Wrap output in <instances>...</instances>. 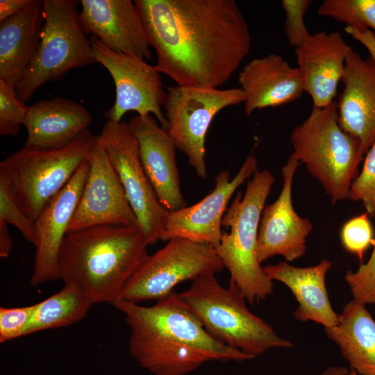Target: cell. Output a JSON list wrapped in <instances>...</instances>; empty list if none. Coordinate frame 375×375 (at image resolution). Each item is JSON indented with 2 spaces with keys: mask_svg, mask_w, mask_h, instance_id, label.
<instances>
[{
  "mask_svg": "<svg viewBox=\"0 0 375 375\" xmlns=\"http://www.w3.org/2000/svg\"><path fill=\"white\" fill-rule=\"evenodd\" d=\"M345 31L351 35L354 39L362 43L368 50L369 58L375 62V33L367 28L363 31H358L353 27L347 26Z\"/></svg>",
  "mask_w": 375,
  "mask_h": 375,
  "instance_id": "obj_36",
  "label": "cell"
},
{
  "mask_svg": "<svg viewBox=\"0 0 375 375\" xmlns=\"http://www.w3.org/2000/svg\"><path fill=\"white\" fill-rule=\"evenodd\" d=\"M43 27L35 55L15 85L20 99L29 101L47 83L59 81L70 70L97 63L90 40L78 19V1L42 0Z\"/></svg>",
  "mask_w": 375,
  "mask_h": 375,
  "instance_id": "obj_7",
  "label": "cell"
},
{
  "mask_svg": "<svg viewBox=\"0 0 375 375\" xmlns=\"http://www.w3.org/2000/svg\"><path fill=\"white\" fill-rule=\"evenodd\" d=\"M92 305L78 287L65 283L58 292L35 303L25 335L76 324L86 317Z\"/></svg>",
  "mask_w": 375,
  "mask_h": 375,
  "instance_id": "obj_27",
  "label": "cell"
},
{
  "mask_svg": "<svg viewBox=\"0 0 375 375\" xmlns=\"http://www.w3.org/2000/svg\"><path fill=\"white\" fill-rule=\"evenodd\" d=\"M138 226L100 225L69 232L58 254L59 277L78 287L92 304L116 301L149 256Z\"/></svg>",
  "mask_w": 375,
  "mask_h": 375,
  "instance_id": "obj_2",
  "label": "cell"
},
{
  "mask_svg": "<svg viewBox=\"0 0 375 375\" xmlns=\"http://www.w3.org/2000/svg\"><path fill=\"white\" fill-rule=\"evenodd\" d=\"M126 323L130 328L131 356L153 375H187L209 362L200 353L151 329L135 322Z\"/></svg>",
  "mask_w": 375,
  "mask_h": 375,
  "instance_id": "obj_25",
  "label": "cell"
},
{
  "mask_svg": "<svg viewBox=\"0 0 375 375\" xmlns=\"http://www.w3.org/2000/svg\"><path fill=\"white\" fill-rule=\"evenodd\" d=\"M332 267L327 259L306 267L293 266L286 261L262 267L267 276L285 285L294 296L298 306L294 318L300 322L312 321L324 328L335 326L338 315L331 306L326 286V276Z\"/></svg>",
  "mask_w": 375,
  "mask_h": 375,
  "instance_id": "obj_23",
  "label": "cell"
},
{
  "mask_svg": "<svg viewBox=\"0 0 375 375\" xmlns=\"http://www.w3.org/2000/svg\"><path fill=\"white\" fill-rule=\"evenodd\" d=\"M33 0H1L0 23L10 18L26 8Z\"/></svg>",
  "mask_w": 375,
  "mask_h": 375,
  "instance_id": "obj_37",
  "label": "cell"
},
{
  "mask_svg": "<svg viewBox=\"0 0 375 375\" xmlns=\"http://www.w3.org/2000/svg\"><path fill=\"white\" fill-rule=\"evenodd\" d=\"M311 0H283L285 14V34L289 44L296 49L311 35L308 31L304 16L312 4Z\"/></svg>",
  "mask_w": 375,
  "mask_h": 375,
  "instance_id": "obj_34",
  "label": "cell"
},
{
  "mask_svg": "<svg viewBox=\"0 0 375 375\" xmlns=\"http://www.w3.org/2000/svg\"><path fill=\"white\" fill-rule=\"evenodd\" d=\"M257 169V159L251 153L233 178L228 171L220 172L215 178L213 189L202 199L169 212L160 240L181 238L217 247L222 235V219L231 198Z\"/></svg>",
  "mask_w": 375,
  "mask_h": 375,
  "instance_id": "obj_14",
  "label": "cell"
},
{
  "mask_svg": "<svg viewBox=\"0 0 375 375\" xmlns=\"http://www.w3.org/2000/svg\"><path fill=\"white\" fill-rule=\"evenodd\" d=\"M349 199L361 201L369 215L375 217V142L366 153L361 172L351 185Z\"/></svg>",
  "mask_w": 375,
  "mask_h": 375,
  "instance_id": "obj_31",
  "label": "cell"
},
{
  "mask_svg": "<svg viewBox=\"0 0 375 375\" xmlns=\"http://www.w3.org/2000/svg\"><path fill=\"white\" fill-rule=\"evenodd\" d=\"M156 69L181 87L218 88L249 54L248 23L234 0H135Z\"/></svg>",
  "mask_w": 375,
  "mask_h": 375,
  "instance_id": "obj_1",
  "label": "cell"
},
{
  "mask_svg": "<svg viewBox=\"0 0 375 375\" xmlns=\"http://www.w3.org/2000/svg\"><path fill=\"white\" fill-rule=\"evenodd\" d=\"M317 13L358 31H375V0H324Z\"/></svg>",
  "mask_w": 375,
  "mask_h": 375,
  "instance_id": "obj_28",
  "label": "cell"
},
{
  "mask_svg": "<svg viewBox=\"0 0 375 375\" xmlns=\"http://www.w3.org/2000/svg\"><path fill=\"white\" fill-rule=\"evenodd\" d=\"M139 145L143 168L162 206L174 212L187 206L181 190L176 145L167 128L148 115H137L128 122Z\"/></svg>",
  "mask_w": 375,
  "mask_h": 375,
  "instance_id": "obj_17",
  "label": "cell"
},
{
  "mask_svg": "<svg viewBox=\"0 0 375 375\" xmlns=\"http://www.w3.org/2000/svg\"><path fill=\"white\" fill-rule=\"evenodd\" d=\"M99 139L123 185L149 245L160 240L169 212L159 201L142 165L138 140L128 122L110 120Z\"/></svg>",
  "mask_w": 375,
  "mask_h": 375,
  "instance_id": "obj_10",
  "label": "cell"
},
{
  "mask_svg": "<svg viewBox=\"0 0 375 375\" xmlns=\"http://www.w3.org/2000/svg\"><path fill=\"white\" fill-rule=\"evenodd\" d=\"M88 171L86 160L69 181L48 201L35 220L38 240L35 247L31 285L60 278L58 254L71 225Z\"/></svg>",
  "mask_w": 375,
  "mask_h": 375,
  "instance_id": "obj_16",
  "label": "cell"
},
{
  "mask_svg": "<svg viewBox=\"0 0 375 375\" xmlns=\"http://www.w3.org/2000/svg\"><path fill=\"white\" fill-rule=\"evenodd\" d=\"M340 241L344 249L362 262L365 251L375 244V236L367 212L354 217L342 226Z\"/></svg>",
  "mask_w": 375,
  "mask_h": 375,
  "instance_id": "obj_30",
  "label": "cell"
},
{
  "mask_svg": "<svg viewBox=\"0 0 375 375\" xmlns=\"http://www.w3.org/2000/svg\"><path fill=\"white\" fill-rule=\"evenodd\" d=\"M0 223L14 225L26 240L38 244L35 221L28 217L12 199L3 183L0 181Z\"/></svg>",
  "mask_w": 375,
  "mask_h": 375,
  "instance_id": "obj_32",
  "label": "cell"
},
{
  "mask_svg": "<svg viewBox=\"0 0 375 375\" xmlns=\"http://www.w3.org/2000/svg\"><path fill=\"white\" fill-rule=\"evenodd\" d=\"M29 106L19 97L14 85L0 79V134L19 135Z\"/></svg>",
  "mask_w": 375,
  "mask_h": 375,
  "instance_id": "obj_29",
  "label": "cell"
},
{
  "mask_svg": "<svg viewBox=\"0 0 375 375\" xmlns=\"http://www.w3.org/2000/svg\"><path fill=\"white\" fill-rule=\"evenodd\" d=\"M292 154L322 185L333 205L349 199L362 157L358 141L340 126L337 101L313 107L290 135Z\"/></svg>",
  "mask_w": 375,
  "mask_h": 375,
  "instance_id": "obj_5",
  "label": "cell"
},
{
  "mask_svg": "<svg viewBox=\"0 0 375 375\" xmlns=\"http://www.w3.org/2000/svg\"><path fill=\"white\" fill-rule=\"evenodd\" d=\"M92 116L81 103L60 97L42 99L29 106L24 125V146L58 149L72 143L87 130Z\"/></svg>",
  "mask_w": 375,
  "mask_h": 375,
  "instance_id": "obj_22",
  "label": "cell"
},
{
  "mask_svg": "<svg viewBox=\"0 0 375 375\" xmlns=\"http://www.w3.org/2000/svg\"><path fill=\"white\" fill-rule=\"evenodd\" d=\"M35 307V304L17 308H0L1 343L25 335Z\"/></svg>",
  "mask_w": 375,
  "mask_h": 375,
  "instance_id": "obj_35",
  "label": "cell"
},
{
  "mask_svg": "<svg viewBox=\"0 0 375 375\" xmlns=\"http://www.w3.org/2000/svg\"><path fill=\"white\" fill-rule=\"evenodd\" d=\"M12 247V242L9 234L8 225L0 223V257L7 258Z\"/></svg>",
  "mask_w": 375,
  "mask_h": 375,
  "instance_id": "obj_38",
  "label": "cell"
},
{
  "mask_svg": "<svg viewBox=\"0 0 375 375\" xmlns=\"http://www.w3.org/2000/svg\"><path fill=\"white\" fill-rule=\"evenodd\" d=\"M244 100L240 88H167L162 108L168 132L199 178L207 176L205 142L212 119L223 109Z\"/></svg>",
  "mask_w": 375,
  "mask_h": 375,
  "instance_id": "obj_9",
  "label": "cell"
},
{
  "mask_svg": "<svg viewBox=\"0 0 375 375\" xmlns=\"http://www.w3.org/2000/svg\"><path fill=\"white\" fill-rule=\"evenodd\" d=\"M98 142L88 129L58 149L24 146L0 162L3 183L19 208L35 221L48 201L72 178Z\"/></svg>",
  "mask_w": 375,
  "mask_h": 375,
  "instance_id": "obj_6",
  "label": "cell"
},
{
  "mask_svg": "<svg viewBox=\"0 0 375 375\" xmlns=\"http://www.w3.org/2000/svg\"><path fill=\"white\" fill-rule=\"evenodd\" d=\"M78 14L85 33L97 37L110 49L151 60L144 29L131 0H81Z\"/></svg>",
  "mask_w": 375,
  "mask_h": 375,
  "instance_id": "obj_18",
  "label": "cell"
},
{
  "mask_svg": "<svg viewBox=\"0 0 375 375\" xmlns=\"http://www.w3.org/2000/svg\"><path fill=\"white\" fill-rule=\"evenodd\" d=\"M111 305L124 315L126 322H135L151 329L173 342L200 353L209 361L242 362L252 359L212 336L175 291L151 306H143L122 299Z\"/></svg>",
  "mask_w": 375,
  "mask_h": 375,
  "instance_id": "obj_11",
  "label": "cell"
},
{
  "mask_svg": "<svg viewBox=\"0 0 375 375\" xmlns=\"http://www.w3.org/2000/svg\"><path fill=\"white\" fill-rule=\"evenodd\" d=\"M179 294L212 336L252 359L274 348L294 346L248 309L246 299L231 280L225 288L215 274H204Z\"/></svg>",
  "mask_w": 375,
  "mask_h": 375,
  "instance_id": "obj_4",
  "label": "cell"
},
{
  "mask_svg": "<svg viewBox=\"0 0 375 375\" xmlns=\"http://www.w3.org/2000/svg\"><path fill=\"white\" fill-rule=\"evenodd\" d=\"M365 306L352 299L344 306L338 324L325 332L349 369L358 375H375V320Z\"/></svg>",
  "mask_w": 375,
  "mask_h": 375,
  "instance_id": "obj_26",
  "label": "cell"
},
{
  "mask_svg": "<svg viewBox=\"0 0 375 375\" xmlns=\"http://www.w3.org/2000/svg\"><path fill=\"white\" fill-rule=\"evenodd\" d=\"M341 81L344 87L337 102L339 123L358 141L363 158L375 142V62L351 48Z\"/></svg>",
  "mask_w": 375,
  "mask_h": 375,
  "instance_id": "obj_19",
  "label": "cell"
},
{
  "mask_svg": "<svg viewBox=\"0 0 375 375\" xmlns=\"http://www.w3.org/2000/svg\"><path fill=\"white\" fill-rule=\"evenodd\" d=\"M300 162L292 153L282 167L283 185L279 196L264 207L258 236V258L260 263L274 256L286 262L302 257L306 251V239L312 229L309 219L295 211L292 201L294 174Z\"/></svg>",
  "mask_w": 375,
  "mask_h": 375,
  "instance_id": "obj_15",
  "label": "cell"
},
{
  "mask_svg": "<svg viewBox=\"0 0 375 375\" xmlns=\"http://www.w3.org/2000/svg\"><path fill=\"white\" fill-rule=\"evenodd\" d=\"M224 268L212 245L173 238L142 261L125 284L119 299L135 303L158 301L174 291L180 283L193 281L204 274H215Z\"/></svg>",
  "mask_w": 375,
  "mask_h": 375,
  "instance_id": "obj_8",
  "label": "cell"
},
{
  "mask_svg": "<svg viewBox=\"0 0 375 375\" xmlns=\"http://www.w3.org/2000/svg\"><path fill=\"white\" fill-rule=\"evenodd\" d=\"M351 48L340 32L321 31L294 49L304 92L312 98L313 107L323 108L334 101Z\"/></svg>",
  "mask_w": 375,
  "mask_h": 375,
  "instance_id": "obj_20",
  "label": "cell"
},
{
  "mask_svg": "<svg viewBox=\"0 0 375 375\" xmlns=\"http://www.w3.org/2000/svg\"><path fill=\"white\" fill-rule=\"evenodd\" d=\"M238 83L245 95L244 110L247 117L257 109L294 101L304 92L299 69L276 53L247 62L238 74Z\"/></svg>",
  "mask_w": 375,
  "mask_h": 375,
  "instance_id": "obj_21",
  "label": "cell"
},
{
  "mask_svg": "<svg viewBox=\"0 0 375 375\" xmlns=\"http://www.w3.org/2000/svg\"><path fill=\"white\" fill-rule=\"evenodd\" d=\"M97 63L110 73L115 87L113 105L104 115L108 120L122 122L124 115L133 111L140 116L153 114L162 127L168 122L162 110L166 92L155 65L137 56L110 49L97 37L90 39Z\"/></svg>",
  "mask_w": 375,
  "mask_h": 375,
  "instance_id": "obj_12",
  "label": "cell"
},
{
  "mask_svg": "<svg viewBox=\"0 0 375 375\" xmlns=\"http://www.w3.org/2000/svg\"><path fill=\"white\" fill-rule=\"evenodd\" d=\"M344 280L353 299L365 306L375 303V244L367 262L355 272L347 271Z\"/></svg>",
  "mask_w": 375,
  "mask_h": 375,
  "instance_id": "obj_33",
  "label": "cell"
},
{
  "mask_svg": "<svg viewBox=\"0 0 375 375\" xmlns=\"http://www.w3.org/2000/svg\"><path fill=\"white\" fill-rule=\"evenodd\" d=\"M320 375H358L351 369L340 365L327 367Z\"/></svg>",
  "mask_w": 375,
  "mask_h": 375,
  "instance_id": "obj_39",
  "label": "cell"
},
{
  "mask_svg": "<svg viewBox=\"0 0 375 375\" xmlns=\"http://www.w3.org/2000/svg\"><path fill=\"white\" fill-rule=\"evenodd\" d=\"M274 181L267 169L253 173L244 194L238 192L227 208L222 226L229 232H222L215 248L231 280L251 303L265 299L274 290L273 281L258 258V236L262 212Z\"/></svg>",
  "mask_w": 375,
  "mask_h": 375,
  "instance_id": "obj_3",
  "label": "cell"
},
{
  "mask_svg": "<svg viewBox=\"0 0 375 375\" xmlns=\"http://www.w3.org/2000/svg\"><path fill=\"white\" fill-rule=\"evenodd\" d=\"M87 160L88 174L68 233L100 225L138 226L99 136Z\"/></svg>",
  "mask_w": 375,
  "mask_h": 375,
  "instance_id": "obj_13",
  "label": "cell"
},
{
  "mask_svg": "<svg viewBox=\"0 0 375 375\" xmlns=\"http://www.w3.org/2000/svg\"><path fill=\"white\" fill-rule=\"evenodd\" d=\"M42 2H32L0 23V79L15 85L38 50L43 27Z\"/></svg>",
  "mask_w": 375,
  "mask_h": 375,
  "instance_id": "obj_24",
  "label": "cell"
}]
</instances>
